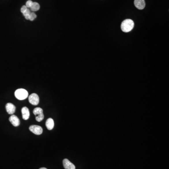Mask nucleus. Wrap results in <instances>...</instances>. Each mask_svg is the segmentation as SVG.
Wrapping results in <instances>:
<instances>
[{"instance_id":"1","label":"nucleus","mask_w":169,"mask_h":169,"mask_svg":"<svg viewBox=\"0 0 169 169\" xmlns=\"http://www.w3.org/2000/svg\"><path fill=\"white\" fill-rule=\"evenodd\" d=\"M134 21L130 19H125L121 23V30L125 33H128L131 31L134 27Z\"/></svg>"},{"instance_id":"2","label":"nucleus","mask_w":169,"mask_h":169,"mask_svg":"<svg viewBox=\"0 0 169 169\" xmlns=\"http://www.w3.org/2000/svg\"><path fill=\"white\" fill-rule=\"evenodd\" d=\"M15 95L18 100H25L28 97V93L24 89H18L15 91Z\"/></svg>"},{"instance_id":"3","label":"nucleus","mask_w":169,"mask_h":169,"mask_svg":"<svg viewBox=\"0 0 169 169\" xmlns=\"http://www.w3.org/2000/svg\"><path fill=\"white\" fill-rule=\"evenodd\" d=\"M29 130L32 133L40 135L43 132V129L41 126L37 125H32L29 127Z\"/></svg>"},{"instance_id":"4","label":"nucleus","mask_w":169,"mask_h":169,"mask_svg":"<svg viewBox=\"0 0 169 169\" xmlns=\"http://www.w3.org/2000/svg\"><path fill=\"white\" fill-rule=\"evenodd\" d=\"M29 102L31 104L33 105H37L39 103V97L36 93H32L29 96L28 98Z\"/></svg>"},{"instance_id":"5","label":"nucleus","mask_w":169,"mask_h":169,"mask_svg":"<svg viewBox=\"0 0 169 169\" xmlns=\"http://www.w3.org/2000/svg\"><path fill=\"white\" fill-rule=\"evenodd\" d=\"M9 120L13 126L17 127L20 125V120L15 115H12L9 118Z\"/></svg>"},{"instance_id":"6","label":"nucleus","mask_w":169,"mask_h":169,"mask_svg":"<svg viewBox=\"0 0 169 169\" xmlns=\"http://www.w3.org/2000/svg\"><path fill=\"white\" fill-rule=\"evenodd\" d=\"M6 109L7 112L9 114L12 115L15 112V106L11 103H8L6 105Z\"/></svg>"},{"instance_id":"7","label":"nucleus","mask_w":169,"mask_h":169,"mask_svg":"<svg viewBox=\"0 0 169 169\" xmlns=\"http://www.w3.org/2000/svg\"><path fill=\"white\" fill-rule=\"evenodd\" d=\"M134 3L135 7L139 10H143L146 5L144 0H134Z\"/></svg>"},{"instance_id":"8","label":"nucleus","mask_w":169,"mask_h":169,"mask_svg":"<svg viewBox=\"0 0 169 169\" xmlns=\"http://www.w3.org/2000/svg\"><path fill=\"white\" fill-rule=\"evenodd\" d=\"M63 165L65 169H75V165L67 159L63 160Z\"/></svg>"},{"instance_id":"9","label":"nucleus","mask_w":169,"mask_h":169,"mask_svg":"<svg viewBox=\"0 0 169 169\" xmlns=\"http://www.w3.org/2000/svg\"><path fill=\"white\" fill-rule=\"evenodd\" d=\"M22 117L24 120H28L30 117V112L29 109L26 107H23L21 110Z\"/></svg>"},{"instance_id":"10","label":"nucleus","mask_w":169,"mask_h":169,"mask_svg":"<svg viewBox=\"0 0 169 169\" xmlns=\"http://www.w3.org/2000/svg\"><path fill=\"white\" fill-rule=\"evenodd\" d=\"M46 126L48 130H52L54 127V122L53 119L51 118H49L48 119L46 122Z\"/></svg>"},{"instance_id":"11","label":"nucleus","mask_w":169,"mask_h":169,"mask_svg":"<svg viewBox=\"0 0 169 169\" xmlns=\"http://www.w3.org/2000/svg\"><path fill=\"white\" fill-rule=\"evenodd\" d=\"M30 8L31 10L33 12H37V11L39 10L40 6L38 3H36V2H34V3L33 2L32 6Z\"/></svg>"},{"instance_id":"12","label":"nucleus","mask_w":169,"mask_h":169,"mask_svg":"<svg viewBox=\"0 0 169 169\" xmlns=\"http://www.w3.org/2000/svg\"><path fill=\"white\" fill-rule=\"evenodd\" d=\"M33 113L36 117L39 115H41L42 114H43V110L40 108H36L33 110Z\"/></svg>"},{"instance_id":"13","label":"nucleus","mask_w":169,"mask_h":169,"mask_svg":"<svg viewBox=\"0 0 169 169\" xmlns=\"http://www.w3.org/2000/svg\"><path fill=\"white\" fill-rule=\"evenodd\" d=\"M31 13V12L30 10L27 9V10L24 13H23V15L24 16L25 19H27V20H29V16H30Z\"/></svg>"},{"instance_id":"14","label":"nucleus","mask_w":169,"mask_h":169,"mask_svg":"<svg viewBox=\"0 0 169 169\" xmlns=\"http://www.w3.org/2000/svg\"><path fill=\"white\" fill-rule=\"evenodd\" d=\"M44 117V114H42L41 115H39V116H37L36 117V120L38 121V122H40V121H42V120H43Z\"/></svg>"},{"instance_id":"15","label":"nucleus","mask_w":169,"mask_h":169,"mask_svg":"<svg viewBox=\"0 0 169 169\" xmlns=\"http://www.w3.org/2000/svg\"><path fill=\"white\" fill-rule=\"evenodd\" d=\"M36 17V15L34 13L31 12L30 15V16H29V20L30 21H33L34 19H35Z\"/></svg>"},{"instance_id":"16","label":"nucleus","mask_w":169,"mask_h":169,"mask_svg":"<svg viewBox=\"0 0 169 169\" xmlns=\"http://www.w3.org/2000/svg\"><path fill=\"white\" fill-rule=\"evenodd\" d=\"M33 3V2L31 1V0H29V1H27L25 6H26V7H27V8H30L31 7V6H32Z\"/></svg>"},{"instance_id":"17","label":"nucleus","mask_w":169,"mask_h":169,"mask_svg":"<svg viewBox=\"0 0 169 169\" xmlns=\"http://www.w3.org/2000/svg\"><path fill=\"white\" fill-rule=\"evenodd\" d=\"M27 9L28 8H27L26 6H23L22 7L21 9V12L22 13H24L27 10Z\"/></svg>"},{"instance_id":"18","label":"nucleus","mask_w":169,"mask_h":169,"mask_svg":"<svg viewBox=\"0 0 169 169\" xmlns=\"http://www.w3.org/2000/svg\"><path fill=\"white\" fill-rule=\"evenodd\" d=\"M40 169H47V168H44V167H43V168H40Z\"/></svg>"}]
</instances>
